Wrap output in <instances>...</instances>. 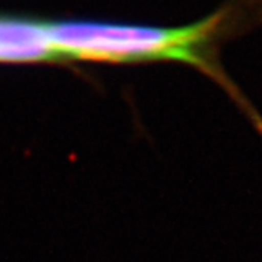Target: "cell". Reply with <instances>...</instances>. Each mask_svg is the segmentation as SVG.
Returning <instances> with one entry per match:
<instances>
[{
	"label": "cell",
	"mask_w": 262,
	"mask_h": 262,
	"mask_svg": "<svg viewBox=\"0 0 262 262\" xmlns=\"http://www.w3.org/2000/svg\"><path fill=\"white\" fill-rule=\"evenodd\" d=\"M48 26L60 60L114 65L177 62L193 67L226 90L262 129L259 116L220 63L224 43L262 26V0H226L204 19L176 27L97 19H59L48 21Z\"/></svg>",
	"instance_id": "1"
},
{
	"label": "cell",
	"mask_w": 262,
	"mask_h": 262,
	"mask_svg": "<svg viewBox=\"0 0 262 262\" xmlns=\"http://www.w3.org/2000/svg\"><path fill=\"white\" fill-rule=\"evenodd\" d=\"M0 62H60L51 41L48 21L0 14Z\"/></svg>",
	"instance_id": "2"
}]
</instances>
